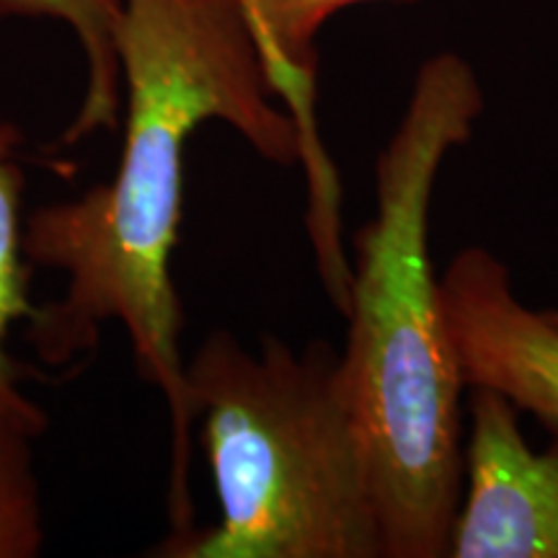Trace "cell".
Segmentation results:
<instances>
[{
    "label": "cell",
    "instance_id": "cell-6",
    "mask_svg": "<svg viewBox=\"0 0 558 558\" xmlns=\"http://www.w3.org/2000/svg\"><path fill=\"white\" fill-rule=\"evenodd\" d=\"M24 135L11 120L0 114V422L41 435L47 414L24 393L21 367L9 354L11 329L29 324L37 305L29 298L32 262L24 251V186L21 166Z\"/></svg>",
    "mask_w": 558,
    "mask_h": 558
},
{
    "label": "cell",
    "instance_id": "cell-7",
    "mask_svg": "<svg viewBox=\"0 0 558 558\" xmlns=\"http://www.w3.org/2000/svg\"><path fill=\"white\" fill-rule=\"evenodd\" d=\"M122 0H0V21L54 19L70 26L86 58V90L58 145H78L99 130H114L122 107L117 26Z\"/></svg>",
    "mask_w": 558,
    "mask_h": 558
},
{
    "label": "cell",
    "instance_id": "cell-8",
    "mask_svg": "<svg viewBox=\"0 0 558 558\" xmlns=\"http://www.w3.org/2000/svg\"><path fill=\"white\" fill-rule=\"evenodd\" d=\"M34 442L37 435L0 422V558H34L45 548Z\"/></svg>",
    "mask_w": 558,
    "mask_h": 558
},
{
    "label": "cell",
    "instance_id": "cell-1",
    "mask_svg": "<svg viewBox=\"0 0 558 558\" xmlns=\"http://www.w3.org/2000/svg\"><path fill=\"white\" fill-rule=\"evenodd\" d=\"M117 54L128 104L117 171L24 220L32 267L68 279L62 298L37 305L26 337L45 365L68 367L99 347L109 324L128 331L140 378L169 409L166 541H179L197 530L184 311L171 275L186 145L202 124L226 122L269 163L305 166V143L271 88L241 0H122Z\"/></svg>",
    "mask_w": 558,
    "mask_h": 558
},
{
    "label": "cell",
    "instance_id": "cell-4",
    "mask_svg": "<svg viewBox=\"0 0 558 558\" xmlns=\"http://www.w3.org/2000/svg\"><path fill=\"white\" fill-rule=\"evenodd\" d=\"M465 481L450 558H558V429L535 450L520 409L473 388Z\"/></svg>",
    "mask_w": 558,
    "mask_h": 558
},
{
    "label": "cell",
    "instance_id": "cell-3",
    "mask_svg": "<svg viewBox=\"0 0 558 558\" xmlns=\"http://www.w3.org/2000/svg\"><path fill=\"white\" fill-rule=\"evenodd\" d=\"M220 520L163 541L160 558H383L365 435L339 349L215 329L186 362Z\"/></svg>",
    "mask_w": 558,
    "mask_h": 558
},
{
    "label": "cell",
    "instance_id": "cell-5",
    "mask_svg": "<svg viewBox=\"0 0 558 558\" xmlns=\"http://www.w3.org/2000/svg\"><path fill=\"white\" fill-rule=\"evenodd\" d=\"M442 305L469 388H492L558 429V326L518 295L494 251L465 246L442 275Z\"/></svg>",
    "mask_w": 558,
    "mask_h": 558
},
{
    "label": "cell",
    "instance_id": "cell-2",
    "mask_svg": "<svg viewBox=\"0 0 558 558\" xmlns=\"http://www.w3.org/2000/svg\"><path fill=\"white\" fill-rule=\"evenodd\" d=\"M484 107V86L463 54L437 52L418 65L375 160V213L354 239L339 357L373 469L383 558L450 556L469 386L429 228L442 166L476 135Z\"/></svg>",
    "mask_w": 558,
    "mask_h": 558
},
{
    "label": "cell",
    "instance_id": "cell-9",
    "mask_svg": "<svg viewBox=\"0 0 558 558\" xmlns=\"http://www.w3.org/2000/svg\"><path fill=\"white\" fill-rule=\"evenodd\" d=\"M546 316H548L550 320H554V324L558 326V308H550V311H546Z\"/></svg>",
    "mask_w": 558,
    "mask_h": 558
}]
</instances>
